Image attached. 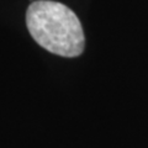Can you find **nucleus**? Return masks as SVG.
<instances>
[{"mask_svg":"<svg viewBox=\"0 0 148 148\" xmlns=\"http://www.w3.org/2000/svg\"><path fill=\"white\" fill-rule=\"evenodd\" d=\"M30 35L46 51L73 58L83 53L85 36L80 20L67 5L52 0H36L26 11Z\"/></svg>","mask_w":148,"mask_h":148,"instance_id":"1","label":"nucleus"}]
</instances>
